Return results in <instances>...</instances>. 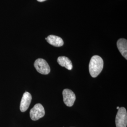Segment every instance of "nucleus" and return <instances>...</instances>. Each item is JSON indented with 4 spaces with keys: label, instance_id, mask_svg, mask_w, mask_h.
Returning <instances> with one entry per match:
<instances>
[{
    "label": "nucleus",
    "instance_id": "nucleus-11",
    "mask_svg": "<svg viewBox=\"0 0 127 127\" xmlns=\"http://www.w3.org/2000/svg\"><path fill=\"white\" fill-rule=\"evenodd\" d=\"M119 108H120V107H119V106H118V107H117V109H119Z\"/></svg>",
    "mask_w": 127,
    "mask_h": 127
},
{
    "label": "nucleus",
    "instance_id": "nucleus-4",
    "mask_svg": "<svg viewBox=\"0 0 127 127\" xmlns=\"http://www.w3.org/2000/svg\"><path fill=\"white\" fill-rule=\"evenodd\" d=\"M45 115V110L41 104H37L30 112V118L32 121H35L43 117Z\"/></svg>",
    "mask_w": 127,
    "mask_h": 127
},
{
    "label": "nucleus",
    "instance_id": "nucleus-2",
    "mask_svg": "<svg viewBox=\"0 0 127 127\" xmlns=\"http://www.w3.org/2000/svg\"><path fill=\"white\" fill-rule=\"evenodd\" d=\"M116 127H127V113L125 108L122 107L118 109L115 118Z\"/></svg>",
    "mask_w": 127,
    "mask_h": 127
},
{
    "label": "nucleus",
    "instance_id": "nucleus-5",
    "mask_svg": "<svg viewBox=\"0 0 127 127\" xmlns=\"http://www.w3.org/2000/svg\"><path fill=\"white\" fill-rule=\"evenodd\" d=\"M64 102L69 107L72 106L76 99V96L73 91L66 89L63 91Z\"/></svg>",
    "mask_w": 127,
    "mask_h": 127
},
{
    "label": "nucleus",
    "instance_id": "nucleus-3",
    "mask_svg": "<svg viewBox=\"0 0 127 127\" xmlns=\"http://www.w3.org/2000/svg\"><path fill=\"white\" fill-rule=\"evenodd\" d=\"M34 66L37 71L42 74L46 75L50 73V67L44 59H36L34 63Z\"/></svg>",
    "mask_w": 127,
    "mask_h": 127
},
{
    "label": "nucleus",
    "instance_id": "nucleus-9",
    "mask_svg": "<svg viewBox=\"0 0 127 127\" xmlns=\"http://www.w3.org/2000/svg\"><path fill=\"white\" fill-rule=\"evenodd\" d=\"M58 63L62 67H64L69 70L73 69V64L71 61L67 57L64 56H60L57 59Z\"/></svg>",
    "mask_w": 127,
    "mask_h": 127
},
{
    "label": "nucleus",
    "instance_id": "nucleus-8",
    "mask_svg": "<svg viewBox=\"0 0 127 127\" xmlns=\"http://www.w3.org/2000/svg\"><path fill=\"white\" fill-rule=\"evenodd\" d=\"M117 46L118 50L123 57L127 59V41L126 39L121 38L117 42Z\"/></svg>",
    "mask_w": 127,
    "mask_h": 127
},
{
    "label": "nucleus",
    "instance_id": "nucleus-10",
    "mask_svg": "<svg viewBox=\"0 0 127 127\" xmlns=\"http://www.w3.org/2000/svg\"><path fill=\"white\" fill-rule=\"evenodd\" d=\"M37 1H39V2H42V1H45L46 0H37Z\"/></svg>",
    "mask_w": 127,
    "mask_h": 127
},
{
    "label": "nucleus",
    "instance_id": "nucleus-7",
    "mask_svg": "<svg viewBox=\"0 0 127 127\" xmlns=\"http://www.w3.org/2000/svg\"><path fill=\"white\" fill-rule=\"evenodd\" d=\"M47 41L51 45L55 47H61L64 45L63 39L60 37L54 35H50L45 38Z\"/></svg>",
    "mask_w": 127,
    "mask_h": 127
},
{
    "label": "nucleus",
    "instance_id": "nucleus-1",
    "mask_svg": "<svg viewBox=\"0 0 127 127\" xmlns=\"http://www.w3.org/2000/svg\"><path fill=\"white\" fill-rule=\"evenodd\" d=\"M103 67L104 61L100 56L97 55L93 56L89 64V72L91 77H97L102 72Z\"/></svg>",
    "mask_w": 127,
    "mask_h": 127
},
{
    "label": "nucleus",
    "instance_id": "nucleus-6",
    "mask_svg": "<svg viewBox=\"0 0 127 127\" xmlns=\"http://www.w3.org/2000/svg\"><path fill=\"white\" fill-rule=\"evenodd\" d=\"M32 101V95L28 92L24 93L20 104V110L22 112H25L29 107Z\"/></svg>",
    "mask_w": 127,
    "mask_h": 127
}]
</instances>
